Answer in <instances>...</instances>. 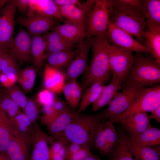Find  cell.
I'll use <instances>...</instances> for the list:
<instances>
[{"instance_id":"cell-36","label":"cell","mask_w":160,"mask_h":160,"mask_svg":"<svg viewBox=\"0 0 160 160\" xmlns=\"http://www.w3.org/2000/svg\"><path fill=\"white\" fill-rule=\"evenodd\" d=\"M106 136V143L105 156H110L116 144L118 133L113 123L109 120L103 122Z\"/></svg>"},{"instance_id":"cell-41","label":"cell","mask_w":160,"mask_h":160,"mask_svg":"<svg viewBox=\"0 0 160 160\" xmlns=\"http://www.w3.org/2000/svg\"><path fill=\"white\" fill-rule=\"evenodd\" d=\"M106 138L103 122L99 126L96 132L93 144L100 153L105 156Z\"/></svg>"},{"instance_id":"cell-26","label":"cell","mask_w":160,"mask_h":160,"mask_svg":"<svg viewBox=\"0 0 160 160\" xmlns=\"http://www.w3.org/2000/svg\"><path fill=\"white\" fill-rule=\"evenodd\" d=\"M76 49L71 50L48 53L45 59L49 66L57 69L68 66L78 54L80 49L79 44Z\"/></svg>"},{"instance_id":"cell-46","label":"cell","mask_w":160,"mask_h":160,"mask_svg":"<svg viewBox=\"0 0 160 160\" xmlns=\"http://www.w3.org/2000/svg\"><path fill=\"white\" fill-rule=\"evenodd\" d=\"M17 11L22 14L27 13L29 8L30 0H14Z\"/></svg>"},{"instance_id":"cell-3","label":"cell","mask_w":160,"mask_h":160,"mask_svg":"<svg viewBox=\"0 0 160 160\" xmlns=\"http://www.w3.org/2000/svg\"><path fill=\"white\" fill-rule=\"evenodd\" d=\"M149 54L135 52L126 81L123 84L132 83L145 87L159 84L160 64Z\"/></svg>"},{"instance_id":"cell-30","label":"cell","mask_w":160,"mask_h":160,"mask_svg":"<svg viewBox=\"0 0 160 160\" xmlns=\"http://www.w3.org/2000/svg\"><path fill=\"white\" fill-rule=\"evenodd\" d=\"M83 91L81 85L76 80H71L65 83L62 92L68 105L72 108L76 109L79 105Z\"/></svg>"},{"instance_id":"cell-16","label":"cell","mask_w":160,"mask_h":160,"mask_svg":"<svg viewBox=\"0 0 160 160\" xmlns=\"http://www.w3.org/2000/svg\"><path fill=\"white\" fill-rule=\"evenodd\" d=\"M149 115L146 112L139 113L114 123L119 124L126 134L134 138L152 127Z\"/></svg>"},{"instance_id":"cell-21","label":"cell","mask_w":160,"mask_h":160,"mask_svg":"<svg viewBox=\"0 0 160 160\" xmlns=\"http://www.w3.org/2000/svg\"><path fill=\"white\" fill-rule=\"evenodd\" d=\"M107 77H101L95 80L83 93L76 114L85 110L88 106L93 103L97 99L105 83L109 79Z\"/></svg>"},{"instance_id":"cell-42","label":"cell","mask_w":160,"mask_h":160,"mask_svg":"<svg viewBox=\"0 0 160 160\" xmlns=\"http://www.w3.org/2000/svg\"><path fill=\"white\" fill-rule=\"evenodd\" d=\"M54 94L46 89L39 93L36 99L39 104L43 106L51 103L54 101L56 97Z\"/></svg>"},{"instance_id":"cell-19","label":"cell","mask_w":160,"mask_h":160,"mask_svg":"<svg viewBox=\"0 0 160 160\" xmlns=\"http://www.w3.org/2000/svg\"><path fill=\"white\" fill-rule=\"evenodd\" d=\"M35 15L52 17L63 22L58 6L52 0H30L27 16Z\"/></svg>"},{"instance_id":"cell-50","label":"cell","mask_w":160,"mask_h":160,"mask_svg":"<svg viewBox=\"0 0 160 160\" xmlns=\"http://www.w3.org/2000/svg\"><path fill=\"white\" fill-rule=\"evenodd\" d=\"M8 50V49L0 48V74L1 73V64L3 57L6 52Z\"/></svg>"},{"instance_id":"cell-5","label":"cell","mask_w":160,"mask_h":160,"mask_svg":"<svg viewBox=\"0 0 160 160\" xmlns=\"http://www.w3.org/2000/svg\"><path fill=\"white\" fill-rule=\"evenodd\" d=\"M112 0H95L86 24L87 37L108 38V27Z\"/></svg>"},{"instance_id":"cell-38","label":"cell","mask_w":160,"mask_h":160,"mask_svg":"<svg viewBox=\"0 0 160 160\" xmlns=\"http://www.w3.org/2000/svg\"><path fill=\"white\" fill-rule=\"evenodd\" d=\"M4 89L9 97L23 110L28 98L20 88L15 84L9 88Z\"/></svg>"},{"instance_id":"cell-27","label":"cell","mask_w":160,"mask_h":160,"mask_svg":"<svg viewBox=\"0 0 160 160\" xmlns=\"http://www.w3.org/2000/svg\"><path fill=\"white\" fill-rule=\"evenodd\" d=\"M30 36L31 39V61L35 68L38 70L41 69L44 65L46 56V41L43 35Z\"/></svg>"},{"instance_id":"cell-6","label":"cell","mask_w":160,"mask_h":160,"mask_svg":"<svg viewBox=\"0 0 160 160\" xmlns=\"http://www.w3.org/2000/svg\"><path fill=\"white\" fill-rule=\"evenodd\" d=\"M160 106V85L144 87L129 107L116 118L110 121L114 123L139 113L151 112Z\"/></svg>"},{"instance_id":"cell-12","label":"cell","mask_w":160,"mask_h":160,"mask_svg":"<svg viewBox=\"0 0 160 160\" xmlns=\"http://www.w3.org/2000/svg\"><path fill=\"white\" fill-rule=\"evenodd\" d=\"M33 132L28 160H50V147L54 138L46 133L37 123H33Z\"/></svg>"},{"instance_id":"cell-25","label":"cell","mask_w":160,"mask_h":160,"mask_svg":"<svg viewBox=\"0 0 160 160\" xmlns=\"http://www.w3.org/2000/svg\"><path fill=\"white\" fill-rule=\"evenodd\" d=\"M125 137L127 144L136 160H160V146L139 145L134 143L126 133Z\"/></svg>"},{"instance_id":"cell-11","label":"cell","mask_w":160,"mask_h":160,"mask_svg":"<svg viewBox=\"0 0 160 160\" xmlns=\"http://www.w3.org/2000/svg\"><path fill=\"white\" fill-rule=\"evenodd\" d=\"M17 10L14 0H7L0 11V48L9 50L13 39Z\"/></svg>"},{"instance_id":"cell-45","label":"cell","mask_w":160,"mask_h":160,"mask_svg":"<svg viewBox=\"0 0 160 160\" xmlns=\"http://www.w3.org/2000/svg\"><path fill=\"white\" fill-rule=\"evenodd\" d=\"M17 80V76L13 73L5 74L1 73L0 74V82L6 89L9 88L15 84Z\"/></svg>"},{"instance_id":"cell-17","label":"cell","mask_w":160,"mask_h":160,"mask_svg":"<svg viewBox=\"0 0 160 160\" xmlns=\"http://www.w3.org/2000/svg\"><path fill=\"white\" fill-rule=\"evenodd\" d=\"M95 0H87L84 3L77 5L58 6L62 17L69 21L84 24Z\"/></svg>"},{"instance_id":"cell-2","label":"cell","mask_w":160,"mask_h":160,"mask_svg":"<svg viewBox=\"0 0 160 160\" xmlns=\"http://www.w3.org/2000/svg\"><path fill=\"white\" fill-rule=\"evenodd\" d=\"M102 120L100 114H76L74 113L70 124L58 137L67 144L73 143L90 147Z\"/></svg>"},{"instance_id":"cell-40","label":"cell","mask_w":160,"mask_h":160,"mask_svg":"<svg viewBox=\"0 0 160 160\" xmlns=\"http://www.w3.org/2000/svg\"><path fill=\"white\" fill-rule=\"evenodd\" d=\"M39 104L36 99H28L23 112L33 123H37L40 113Z\"/></svg>"},{"instance_id":"cell-29","label":"cell","mask_w":160,"mask_h":160,"mask_svg":"<svg viewBox=\"0 0 160 160\" xmlns=\"http://www.w3.org/2000/svg\"><path fill=\"white\" fill-rule=\"evenodd\" d=\"M117 140L110 155V160H136L127 143L125 133L121 128H118Z\"/></svg>"},{"instance_id":"cell-49","label":"cell","mask_w":160,"mask_h":160,"mask_svg":"<svg viewBox=\"0 0 160 160\" xmlns=\"http://www.w3.org/2000/svg\"><path fill=\"white\" fill-rule=\"evenodd\" d=\"M149 117L151 120L154 119L158 123H160V106L152 111Z\"/></svg>"},{"instance_id":"cell-15","label":"cell","mask_w":160,"mask_h":160,"mask_svg":"<svg viewBox=\"0 0 160 160\" xmlns=\"http://www.w3.org/2000/svg\"><path fill=\"white\" fill-rule=\"evenodd\" d=\"M31 45L30 35L21 26L13 38L9 50L17 62L21 64L28 63L32 61Z\"/></svg>"},{"instance_id":"cell-52","label":"cell","mask_w":160,"mask_h":160,"mask_svg":"<svg viewBox=\"0 0 160 160\" xmlns=\"http://www.w3.org/2000/svg\"><path fill=\"white\" fill-rule=\"evenodd\" d=\"M0 160H8L5 153L0 151Z\"/></svg>"},{"instance_id":"cell-47","label":"cell","mask_w":160,"mask_h":160,"mask_svg":"<svg viewBox=\"0 0 160 160\" xmlns=\"http://www.w3.org/2000/svg\"><path fill=\"white\" fill-rule=\"evenodd\" d=\"M84 145L76 143H71L67 145V157L76 152L79 150Z\"/></svg>"},{"instance_id":"cell-51","label":"cell","mask_w":160,"mask_h":160,"mask_svg":"<svg viewBox=\"0 0 160 160\" xmlns=\"http://www.w3.org/2000/svg\"><path fill=\"white\" fill-rule=\"evenodd\" d=\"M84 160H101L97 156L92 154Z\"/></svg>"},{"instance_id":"cell-9","label":"cell","mask_w":160,"mask_h":160,"mask_svg":"<svg viewBox=\"0 0 160 160\" xmlns=\"http://www.w3.org/2000/svg\"><path fill=\"white\" fill-rule=\"evenodd\" d=\"M31 144V137L20 132L11 123L9 141L5 153L8 160H28Z\"/></svg>"},{"instance_id":"cell-4","label":"cell","mask_w":160,"mask_h":160,"mask_svg":"<svg viewBox=\"0 0 160 160\" xmlns=\"http://www.w3.org/2000/svg\"><path fill=\"white\" fill-rule=\"evenodd\" d=\"M108 38L93 37L91 47L92 55L88 70L84 73L81 86L84 91L95 80L101 77L110 78Z\"/></svg>"},{"instance_id":"cell-43","label":"cell","mask_w":160,"mask_h":160,"mask_svg":"<svg viewBox=\"0 0 160 160\" xmlns=\"http://www.w3.org/2000/svg\"><path fill=\"white\" fill-rule=\"evenodd\" d=\"M17 76L34 84L36 77V68L33 67H28L20 70Z\"/></svg>"},{"instance_id":"cell-8","label":"cell","mask_w":160,"mask_h":160,"mask_svg":"<svg viewBox=\"0 0 160 160\" xmlns=\"http://www.w3.org/2000/svg\"><path fill=\"white\" fill-rule=\"evenodd\" d=\"M108 54L112 78L122 85L126 81L128 72L133 61V52L116 48L109 43Z\"/></svg>"},{"instance_id":"cell-22","label":"cell","mask_w":160,"mask_h":160,"mask_svg":"<svg viewBox=\"0 0 160 160\" xmlns=\"http://www.w3.org/2000/svg\"><path fill=\"white\" fill-rule=\"evenodd\" d=\"M142 33L145 46L156 61L160 64V25H148Z\"/></svg>"},{"instance_id":"cell-44","label":"cell","mask_w":160,"mask_h":160,"mask_svg":"<svg viewBox=\"0 0 160 160\" xmlns=\"http://www.w3.org/2000/svg\"><path fill=\"white\" fill-rule=\"evenodd\" d=\"M90 148L88 146H83L78 151L68 156L65 160H84L92 154Z\"/></svg>"},{"instance_id":"cell-39","label":"cell","mask_w":160,"mask_h":160,"mask_svg":"<svg viewBox=\"0 0 160 160\" xmlns=\"http://www.w3.org/2000/svg\"><path fill=\"white\" fill-rule=\"evenodd\" d=\"M68 106L66 103L56 97L52 111L50 114L41 117V124L46 126Z\"/></svg>"},{"instance_id":"cell-53","label":"cell","mask_w":160,"mask_h":160,"mask_svg":"<svg viewBox=\"0 0 160 160\" xmlns=\"http://www.w3.org/2000/svg\"><path fill=\"white\" fill-rule=\"evenodd\" d=\"M1 89H0V109L1 108Z\"/></svg>"},{"instance_id":"cell-48","label":"cell","mask_w":160,"mask_h":160,"mask_svg":"<svg viewBox=\"0 0 160 160\" xmlns=\"http://www.w3.org/2000/svg\"><path fill=\"white\" fill-rule=\"evenodd\" d=\"M54 1L58 6L70 5H77L81 4L78 0H54Z\"/></svg>"},{"instance_id":"cell-32","label":"cell","mask_w":160,"mask_h":160,"mask_svg":"<svg viewBox=\"0 0 160 160\" xmlns=\"http://www.w3.org/2000/svg\"><path fill=\"white\" fill-rule=\"evenodd\" d=\"M129 138L135 144L139 145H160V129L151 127L146 129L137 137L134 138Z\"/></svg>"},{"instance_id":"cell-14","label":"cell","mask_w":160,"mask_h":160,"mask_svg":"<svg viewBox=\"0 0 160 160\" xmlns=\"http://www.w3.org/2000/svg\"><path fill=\"white\" fill-rule=\"evenodd\" d=\"M60 21L53 17L35 15L20 17L17 23L25 27L31 35H41L49 32L58 25Z\"/></svg>"},{"instance_id":"cell-1","label":"cell","mask_w":160,"mask_h":160,"mask_svg":"<svg viewBox=\"0 0 160 160\" xmlns=\"http://www.w3.org/2000/svg\"><path fill=\"white\" fill-rule=\"evenodd\" d=\"M113 1L109 22L135 37L137 40L145 46L142 34L147 25L142 11L122 4L118 0H113Z\"/></svg>"},{"instance_id":"cell-18","label":"cell","mask_w":160,"mask_h":160,"mask_svg":"<svg viewBox=\"0 0 160 160\" xmlns=\"http://www.w3.org/2000/svg\"><path fill=\"white\" fill-rule=\"evenodd\" d=\"M64 23L58 24L52 30L58 33L68 41L78 44L86 37L85 25L71 22L64 19Z\"/></svg>"},{"instance_id":"cell-7","label":"cell","mask_w":160,"mask_h":160,"mask_svg":"<svg viewBox=\"0 0 160 160\" xmlns=\"http://www.w3.org/2000/svg\"><path fill=\"white\" fill-rule=\"evenodd\" d=\"M144 86L132 83L122 85V91L109 103L107 109L100 113L103 120H112L127 110L131 105Z\"/></svg>"},{"instance_id":"cell-24","label":"cell","mask_w":160,"mask_h":160,"mask_svg":"<svg viewBox=\"0 0 160 160\" xmlns=\"http://www.w3.org/2000/svg\"><path fill=\"white\" fill-rule=\"evenodd\" d=\"M74 113L68 106L47 124L50 136L54 139L58 137L70 124Z\"/></svg>"},{"instance_id":"cell-10","label":"cell","mask_w":160,"mask_h":160,"mask_svg":"<svg viewBox=\"0 0 160 160\" xmlns=\"http://www.w3.org/2000/svg\"><path fill=\"white\" fill-rule=\"evenodd\" d=\"M108 40L111 46L120 49L149 53L145 46L135 39L129 34L109 21L108 27Z\"/></svg>"},{"instance_id":"cell-20","label":"cell","mask_w":160,"mask_h":160,"mask_svg":"<svg viewBox=\"0 0 160 160\" xmlns=\"http://www.w3.org/2000/svg\"><path fill=\"white\" fill-rule=\"evenodd\" d=\"M65 79V74L59 69L45 64L43 83L46 89L55 94H59L62 92Z\"/></svg>"},{"instance_id":"cell-34","label":"cell","mask_w":160,"mask_h":160,"mask_svg":"<svg viewBox=\"0 0 160 160\" xmlns=\"http://www.w3.org/2000/svg\"><path fill=\"white\" fill-rule=\"evenodd\" d=\"M9 119L12 124L20 132L31 137L33 132V123L23 112Z\"/></svg>"},{"instance_id":"cell-31","label":"cell","mask_w":160,"mask_h":160,"mask_svg":"<svg viewBox=\"0 0 160 160\" xmlns=\"http://www.w3.org/2000/svg\"><path fill=\"white\" fill-rule=\"evenodd\" d=\"M142 12L148 25H160V1L142 0Z\"/></svg>"},{"instance_id":"cell-23","label":"cell","mask_w":160,"mask_h":160,"mask_svg":"<svg viewBox=\"0 0 160 160\" xmlns=\"http://www.w3.org/2000/svg\"><path fill=\"white\" fill-rule=\"evenodd\" d=\"M43 36L46 43V51L48 53L74 49L75 44L63 38L54 30L44 34Z\"/></svg>"},{"instance_id":"cell-35","label":"cell","mask_w":160,"mask_h":160,"mask_svg":"<svg viewBox=\"0 0 160 160\" xmlns=\"http://www.w3.org/2000/svg\"><path fill=\"white\" fill-rule=\"evenodd\" d=\"M1 108L9 119H11L23 112L19 106L9 97L4 89H1Z\"/></svg>"},{"instance_id":"cell-13","label":"cell","mask_w":160,"mask_h":160,"mask_svg":"<svg viewBox=\"0 0 160 160\" xmlns=\"http://www.w3.org/2000/svg\"><path fill=\"white\" fill-rule=\"evenodd\" d=\"M92 37H86L79 43V52L68 66L65 74L66 79L76 80L79 77L88 69V54L92 45Z\"/></svg>"},{"instance_id":"cell-37","label":"cell","mask_w":160,"mask_h":160,"mask_svg":"<svg viewBox=\"0 0 160 160\" xmlns=\"http://www.w3.org/2000/svg\"><path fill=\"white\" fill-rule=\"evenodd\" d=\"M1 73L7 74L13 73L17 76L20 70L18 62L8 50L5 53L1 64Z\"/></svg>"},{"instance_id":"cell-28","label":"cell","mask_w":160,"mask_h":160,"mask_svg":"<svg viewBox=\"0 0 160 160\" xmlns=\"http://www.w3.org/2000/svg\"><path fill=\"white\" fill-rule=\"evenodd\" d=\"M122 84L113 78L110 83L105 85L97 100L92 103V111H95L108 105L121 89Z\"/></svg>"},{"instance_id":"cell-33","label":"cell","mask_w":160,"mask_h":160,"mask_svg":"<svg viewBox=\"0 0 160 160\" xmlns=\"http://www.w3.org/2000/svg\"><path fill=\"white\" fill-rule=\"evenodd\" d=\"M11 123L9 119L0 109V151L5 153L9 141Z\"/></svg>"}]
</instances>
